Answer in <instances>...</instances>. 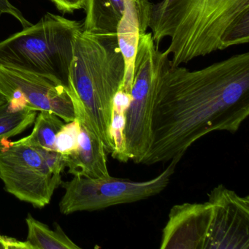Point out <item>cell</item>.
I'll return each mask as SVG.
<instances>
[{"label":"cell","mask_w":249,"mask_h":249,"mask_svg":"<svg viewBox=\"0 0 249 249\" xmlns=\"http://www.w3.org/2000/svg\"><path fill=\"white\" fill-rule=\"evenodd\" d=\"M249 115V53L193 71L170 59L157 87L151 145L142 164L180 161L205 135L237 132Z\"/></svg>","instance_id":"1"},{"label":"cell","mask_w":249,"mask_h":249,"mask_svg":"<svg viewBox=\"0 0 249 249\" xmlns=\"http://www.w3.org/2000/svg\"><path fill=\"white\" fill-rule=\"evenodd\" d=\"M138 17L140 33L149 28L157 46L170 38L173 66L249 42V0H161Z\"/></svg>","instance_id":"2"},{"label":"cell","mask_w":249,"mask_h":249,"mask_svg":"<svg viewBox=\"0 0 249 249\" xmlns=\"http://www.w3.org/2000/svg\"><path fill=\"white\" fill-rule=\"evenodd\" d=\"M124 78V62L116 33L92 34L82 29L75 37L68 87L74 107L85 113L107 154L114 151L110 134L113 100Z\"/></svg>","instance_id":"3"},{"label":"cell","mask_w":249,"mask_h":249,"mask_svg":"<svg viewBox=\"0 0 249 249\" xmlns=\"http://www.w3.org/2000/svg\"><path fill=\"white\" fill-rule=\"evenodd\" d=\"M82 24L47 13L37 24L0 42V65L54 77L68 85Z\"/></svg>","instance_id":"4"},{"label":"cell","mask_w":249,"mask_h":249,"mask_svg":"<svg viewBox=\"0 0 249 249\" xmlns=\"http://www.w3.org/2000/svg\"><path fill=\"white\" fill-rule=\"evenodd\" d=\"M170 60L151 33H140L124 135L128 161L142 164L151 145V118L160 77Z\"/></svg>","instance_id":"5"},{"label":"cell","mask_w":249,"mask_h":249,"mask_svg":"<svg viewBox=\"0 0 249 249\" xmlns=\"http://www.w3.org/2000/svg\"><path fill=\"white\" fill-rule=\"evenodd\" d=\"M179 160H172L161 173L145 181L110 177L89 178L74 176L70 181L62 182L65 193L59 202L64 215L78 211H94L113 205L143 200L162 192L170 183Z\"/></svg>","instance_id":"6"},{"label":"cell","mask_w":249,"mask_h":249,"mask_svg":"<svg viewBox=\"0 0 249 249\" xmlns=\"http://www.w3.org/2000/svg\"><path fill=\"white\" fill-rule=\"evenodd\" d=\"M0 179L8 193L38 208L50 203L62 182L35 147L8 138H0Z\"/></svg>","instance_id":"7"},{"label":"cell","mask_w":249,"mask_h":249,"mask_svg":"<svg viewBox=\"0 0 249 249\" xmlns=\"http://www.w3.org/2000/svg\"><path fill=\"white\" fill-rule=\"evenodd\" d=\"M0 93L14 107L52 112L66 123L76 119L69 88L54 77L0 65Z\"/></svg>","instance_id":"8"},{"label":"cell","mask_w":249,"mask_h":249,"mask_svg":"<svg viewBox=\"0 0 249 249\" xmlns=\"http://www.w3.org/2000/svg\"><path fill=\"white\" fill-rule=\"evenodd\" d=\"M211 223L205 249H249V197L224 185L208 194Z\"/></svg>","instance_id":"9"},{"label":"cell","mask_w":249,"mask_h":249,"mask_svg":"<svg viewBox=\"0 0 249 249\" xmlns=\"http://www.w3.org/2000/svg\"><path fill=\"white\" fill-rule=\"evenodd\" d=\"M211 216L208 201L175 205L163 229L160 249H205Z\"/></svg>","instance_id":"10"},{"label":"cell","mask_w":249,"mask_h":249,"mask_svg":"<svg viewBox=\"0 0 249 249\" xmlns=\"http://www.w3.org/2000/svg\"><path fill=\"white\" fill-rule=\"evenodd\" d=\"M75 116L80 123L78 145L68 155H63L68 173L74 176L89 178L110 177L107 164V151L103 142L90 124L85 113L75 107Z\"/></svg>","instance_id":"11"},{"label":"cell","mask_w":249,"mask_h":249,"mask_svg":"<svg viewBox=\"0 0 249 249\" xmlns=\"http://www.w3.org/2000/svg\"><path fill=\"white\" fill-rule=\"evenodd\" d=\"M124 1V12L118 24L116 37L124 62V78L121 89L130 94L139 43V17L135 0Z\"/></svg>","instance_id":"12"},{"label":"cell","mask_w":249,"mask_h":249,"mask_svg":"<svg viewBox=\"0 0 249 249\" xmlns=\"http://www.w3.org/2000/svg\"><path fill=\"white\" fill-rule=\"evenodd\" d=\"M84 32L92 34L116 33L125 10L124 0H86Z\"/></svg>","instance_id":"13"},{"label":"cell","mask_w":249,"mask_h":249,"mask_svg":"<svg viewBox=\"0 0 249 249\" xmlns=\"http://www.w3.org/2000/svg\"><path fill=\"white\" fill-rule=\"evenodd\" d=\"M28 234L26 242L33 249H81L59 225L54 230L29 214L26 218Z\"/></svg>","instance_id":"14"},{"label":"cell","mask_w":249,"mask_h":249,"mask_svg":"<svg viewBox=\"0 0 249 249\" xmlns=\"http://www.w3.org/2000/svg\"><path fill=\"white\" fill-rule=\"evenodd\" d=\"M34 123L32 133L18 141L30 146L56 151L55 141L58 132L65 124L63 120L52 112L40 111Z\"/></svg>","instance_id":"15"},{"label":"cell","mask_w":249,"mask_h":249,"mask_svg":"<svg viewBox=\"0 0 249 249\" xmlns=\"http://www.w3.org/2000/svg\"><path fill=\"white\" fill-rule=\"evenodd\" d=\"M37 111L14 107L9 102L0 103V138L22 133L34 124Z\"/></svg>","instance_id":"16"},{"label":"cell","mask_w":249,"mask_h":249,"mask_svg":"<svg viewBox=\"0 0 249 249\" xmlns=\"http://www.w3.org/2000/svg\"><path fill=\"white\" fill-rule=\"evenodd\" d=\"M80 134V123L78 119L62 126L58 132L55 141V150L62 155H68L73 152L78 145Z\"/></svg>","instance_id":"17"},{"label":"cell","mask_w":249,"mask_h":249,"mask_svg":"<svg viewBox=\"0 0 249 249\" xmlns=\"http://www.w3.org/2000/svg\"><path fill=\"white\" fill-rule=\"evenodd\" d=\"M36 148L44 159L51 171L54 174L61 175L66 167L63 155L57 151L52 150H46L41 148Z\"/></svg>","instance_id":"18"},{"label":"cell","mask_w":249,"mask_h":249,"mask_svg":"<svg viewBox=\"0 0 249 249\" xmlns=\"http://www.w3.org/2000/svg\"><path fill=\"white\" fill-rule=\"evenodd\" d=\"M0 14H9L19 21L24 28L33 25L21 14V11L10 2L9 0H0Z\"/></svg>","instance_id":"19"},{"label":"cell","mask_w":249,"mask_h":249,"mask_svg":"<svg viewBox=\"0 0 249 249\" xmlns=\"http://www.w3.org/2000/svg\"><path fill=\"white\" fill-rule=\"evenodd\" d=\"M57 9L63 13H73L78 10L84 9L86 0H51Z\"/></svg>","instance_id":"20"},{"label":"cell","mask_w":249,"mask_h":249,"mask_svg":"<svg viewBox=\"0 0 249 249\" xmlns=\"http://www.w3.org/2000/svg\"><path fill=\"white\" fill-rule=\"evenodd\" d=\"M0 249H33V248L26 241H20L0 234Z\"/></svg>","instance_id":"21"},{"label":"cell","mask_w":249,"mask_h":249,"mask_svg":"<svg viewBox=\"0 0 249 249\" xmlns=\"http://www.w3.org/2000/svg\"><path fill=\"white\" fill-rule=\"evenodd\" d=\"M135 2L136 3L138 11H141L150 2V0H135Z\"/></svg>","instance_id":"22"},{"label":"cell","mask_w":249,"mask_h":249,"mask_svg":"<svg viewBox=\"0 0 249 249\" xmlns=\"http://www.w3.org/2000/svg\"><path fill=\"white\" fill-rule=\"evenodd\" d=\"M7 100L5 98V97L0 93V103H5V102Z\"/></svg>","instance_id":"23"}]
</instances>
